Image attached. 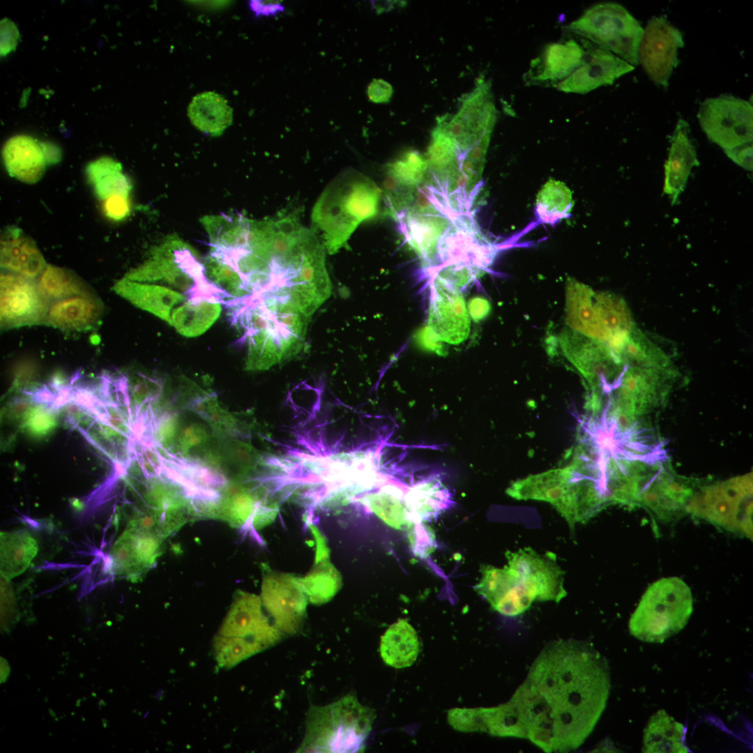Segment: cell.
<instances>
[{
    "instance_id": "obj_4",
    "label": "cell",
    "mask_w": 753,
    "mask_h": 753,
    "mask_svg": "<svg viewBox=\"0 0 753 753\" xmlns=\"http://www.w3.org/2000/svg\"><path fill=\"white\" fill-rule=\"evenodd\" d=\"M496 113L491 82L480 79L456 114L438 121L453 143L464 180L479 179Z\"/></svg>"
},
{
    "instance_id": "obj_39",
    "label": "cell",
    "mask_w": 753,
    "mask_h": 753,
    "mask_svg": "<svg viewBox=\"0 0 753 753\" xmlns=\"http://www.w3.org/2000/svg\"><path fill=\"white\" fill-rule=\"evenodd\" d=\"M619 357L628 367L671 368L667 354L636 326L629 334Z\"/></svg>"
},
{
    "instance_id": "obj_19",
    "label": "cell",
    "mask_w": 753,
    "mask_h": 753,
    "mask_svg": "<svg viewBox=\"0 0 753 753\" xmlns=\"http://www.w3.org/2000/svg\"><path fill=\"white\" fill-rule=\"evenodd\" d=\"M634 68L625 60L593 44L586 61L554 86L565 93L584 94L600 86L612 84Z\"/></svg>"
},
{
    "instance_id": "obj_46",
    "label": "cell",
    "mask_w": 753,
    "mask_h": 753,
    "mask_svg": "<svg viewBox=\"0 0 753 753\" xmlns=\"http://www.w3.org/2000/svg\"><path fill=\"white\" fill-rule=\"evenodd\" d=\"M724 153L737 165L748 171H752V142L724 150Z\"/></svg>"
},
{
    "instance_id": "obj_21",
    "label": "cell",
    "mask_w": 753,
    "mask_h": 753,
    "mask_svg": "<svg viewBox=\"0 0 753 753\" xmlns=\"http://www.w3.org/2000/svg\"><path fill=\"white\" fill-rule=\"evenodd\" d=\"M474 588L494 610L505 616L520 615L533 603L519 587L513 570L507 565L503 568L484 566L482 578Z\"/></svg>"
},
{
    "instance_id": "obj_44",
    "label": "cell",
    "mask_w": 753,
    "mask_h": 753,
    "mask_svg": "<svg viewBox=\"0 0 753 753\" xmlns=\"http://www.w3.org/2000/svg\"><path fill=\"white\" fill-rule=\"evenodd\" d=\"M103 211L106 216L114 220H121L130 214L129 197L116 195L103 201Z\"/></svg>"
},
{
    "instance_id": "obj_36",
    "label": "cell",
    "mask_w": 753,
    "mask_h": 753,
    "mask_svg": "<svg viewBox=\"0 0 753 753\" xmlns=\"http://www.w3.org/2000/svg\"><path fill=\"white\" fill-rule=\"evenodd\" d=\"M220 312V303L201 298L189 299L173 312L172 326L184 336H198L212 326Z\"/></svg>"
},
{
    "instance_id": "obj_5",
    "label": "cell",
    "mask_w": 753,
    "mask_h": 753,
    "mask_svg": "<svg viewBox=\"0 0 753 753\" xmlns=\"http://www.w3.org/2000/svg\"><path fill=\"white\" fill-rule=\"evenodd\" d=\"M693 611L690 587L680 578L660 579L646 590L631 615L630 633L648 643H662L683 630Z\"/></svg>"
},
{
    "instance_id": "obj_26",
    "label": "cell",
    "mask_w": 753,
    "mask_h": 753,
    "mask_svg": "<svg viewBox=\"0 0 753 753\" xmlns=\"http://www.w3.org/2000/svg\"><path fill=\"white\" fill-rule=\"evenodd\" d=\"M593 291L584 284L568 279L565 287V323L568 328L606 343L608 335L594 309Z\"/></svg>"
},
{
    "instance_id": "obj_25",
    "label": "cell",
    "mask_w": 753,
    "mask_h": 753,
    "mask_svg": "<svg viewBox=\"0 0 753 753\" xmlns=\"http://www.w3.org/2000/svg\"><path fill=\"white\" fill-rule=\"evenodd\" d=\"M102 312L96 295L75 296L50 303L44 324L63 331L87 330L98 324Z\"/></svg>"
},
{
    "instance_id": "obj_38",
    "label": "cell",
    "mask_w": 753,
    "mask_h": 753,
    "mask_svg": "<svg viewBox=\"0 0 753 753\" xmlns=\"http://www.w3.org/2000/svg\"><path fill=\"white\" fill-rule=\"evenodd\" d=\"M36 282L39 291L50 303L71 296L93 294L75 273L50 264H47Z\"/></svg>"
},
{
    "instance_id": "obj_10",
    "label": "cell",
    "mask_w": 753,
    "mask_h": 753,
    "mask_svg": "<svg viewBox=\"0 0 753 753\" xmlns=\"http://www.w3.org/2000/svg\"><path fill=\"white\" fill-rule=\"evenodd\" d=\"M674 376L672 367H628L614 395L609 396L607 402L610 409L616 413L637 419L663 400Z\"/></svg>"
},
{
    "instance_id": "obj_32",
    "label": "cell",
    "mask_w": 753,
    "mask_h": 753,
    "mask_svg": "<svg viewBox=\"0 0 753 753\" xmlns=\"http://www.w3.org/2000/svg\"><path fill=\"white\" fill-rule=\"evenodd\" d=\"M419 653L418 634L405 619H400L391 625L381 637L380 654L390 667H409L416 662Z\"/></svg>"
},
{
    "instance_id": "obj_11",
    "label": "cell",
    "mask_w": 753,
    "mask_h": 753,
    "mask_svg": "<svg viewBox=\"0 0 753 753\" xmlns=\"http://www.w3.org/2000/svg\"><path fill=\"white\" fill-rule=\"evenodd\" d=\"M507 565L515 573L522 589L534 602H560L567 592L564 572L553 553L541 554L531 547L508 551Z\"/></svg>"
},
{
    "instance_id": "obj_42",
    "label": "cell",
    "mask_w": 753,
    "mask_h": 753,
    "mask_svg": "<svg viewBox=\"0 0 753 753\" xmlns=\"http://www.w3.org/2000/svg\"><path fill=\"white\" fill-rule=\"evenodd\" d=\"M213 649L218 666L227 669L264 651L259 644L248 639L219 634L214 639Z\"/></svg>"
},
{
    "instance_id": "obj_34",
    "label": "cell",
    "mask_w": 753,
    "mask_h": 753,
    "mask_svg": "<svg viewBox=\"0 0 753 753\" xmlns=\"http://www.w3.org/2000/svg\"><path fill=\"white\" fill-rule=\"evenodd\" d=\"M38 550L36 539L27 531L1 532V576L10 580L21 575L29 566Z\"/></svg>"
},
{
    "instance_id": "obj_15",
    "label": "cell",
    "mask_w": 753,
    "mask_h": 753,
    "mask_svg": "<svg viewBox=\"0 0 753 753\" xmlns=\"http://www.w3.org/2000/svg\"><path fill=\"white\" fill-rule=\"evenodd\" d=\"M261 598L239 591L223 621L219 635L236 637L259 644L264 650L275 644L282 632L271 624L262 610Z\"/></svg>"
},
{
    "instance_id": "obj_43",
    "label": "cell",
    "mask_w": 753,
    "mask_h": 753,
    "mask_svg": "<svg viewBox=\"0 0 753 753\" xmlns=\"http://www.w3.org/2000/svg\"><path fill=\"white\" fill-rule=\"evenodd\" d=\"M408 529L409 540L415 555L426 558L434 551V533L425 522H413Z\"/></svg>"
},
{
    "instance_id": "obj_22",
    "label": "cell",
    "mask_w": 753,
    "mask_h": 753,
    "mask_svg": "<svg viewBox=\"0 0 753 753\" xmlns=\"http://www.w3.org/2000/svg\"><path fill=\"white\" fill-rule=\"evenodd\" d=\"M693 492L662 466L639 496L636 505L650 508L661 518L686 510Z\"/></svg>"
},
{
    "instance_id": "obj_23",
    "label": "cell",
    "mask_w": 753,
    "mask_h": 753,
    "mask_svg": "<svg viewBox=\"0 0 753 753\" xmlns=\"http://www.w3.org/2000/svg\"><path fill=\"white\" fill-rule=\"evenodd\" d=\"M689 133V124L685 120L679 119L671 137L668 159L664 164L663 192L671 199L672 205L678 202L692 168L699 165Z\"/></svg>"
},
{
    "instance_id": "obj_3",
    "label": "cell",
    "mask_w": 753,
    "mask_h": 753,
    "mask_svg": "<svg viewBox=\"0 0 753 753\" xmlns=\"http://www.w3.org/2000/svg\"><path fill=\"white\" fill-rule=\"evenodd\" d=\"M375 711L349 694L326 706H311L297 752H360L372 730Z\"/></svg>"
},
{
    "instance_id": "obj_1",
    "label": "cell",
    "mask_w": 753,
    "mask_h": 753,
    "mask_svg": "<svg viewBox=\"0 0 753 753\" xmlns=\"http://www.w3.org/2000/svg\"><path fill=\"white\" fill-rule=\"evenodd\" d=\"M610 689L608 662L592 644L559 639L542 649L508 702L521 738L545 752H567L591 733Z\"/></svg>"
},
{
    "instance_id": "obj_49",
    "label": "cell",
    "mask_w": 753,
    "mask_h": 753,
    "mask_svg": "<svg viewBox=\"0 0 753 753\" xmlns=\"http://www.w3.org/2000/svg\"><path fill=\"white\" fill-rule=\"evenodd\" d=\"M508 706H509V705H508ZM509 707H510V706H509ZM510 710H511V709H510ZM511 711H512V710H511ZM512 715H513V714H512ZM513 716H514V715H513ZM514 718H515V717H514ZM515 723H516V722H515ZM516 725H517V724H516ZM517 731H518V729H517ZM518 738H519V733H518Z\"/></svg>"
},
{
    "instance_id": "obj_29",
    "label": "cell",
    "mask_w": 753,
    "mask_h": 753,
    "mask_svg": "<svg viewBox=\"0 0 753 753\" xmlns=\"http://www.w3.org/2000/svg\"><path fill=\"white\" fill-rule=\"evenodd\" d=\"M404 499L412 523L434 519L452 503L450 491L435 477L424 479L409 487Z\"/></svg>"
},
{
    "instance_id": "obj_20",
    "label": "cell",
    "mask_w": 753,
    "mask_h": 753,
    "mask_svg": "<svg viewBox=\"0 0 753 753\" xmlns=\"http://www.w3.org/2000/svg\"><path fill=\"white\" fill-rule=\"evenodd\" d=\"M427 168L425 156L416 151L386 165L383 195L387 213L396 214L410 206L423 183Z\"/></svg>"
},
{
    "instance_id": "obj_47",
    "label": "cell",
    "mask_w": 753,
    "mask_h": 753,
    "mask_svg": "<svg viewBox=\"0 0 753 753\" xmlns=\"http://www.w3.org/2000/svg\"><path fill=\"white\" fill-rule=\"evenodd\" d=\"M250 7L257 15H274L283 12L284 6L280 1H252Z\"/></svg>"
},
{
    "instance_id": "obj_37",
    "label": "cell",
    "mask_w": 753,
    "mask_h": 753,
    "mask_svg": "<svg viewBox=\"0 0 753 753\" xmlns=\"http://www.w3.org/2000/svg\"><path fill=\"white\" fill-rule=\"evenodd\" d=\"M89 181L98 199L105 201L116 196L129 197L132 185L122 172L121 165L109 157H102L86 167Z\"/></svg>"
},
{
    "instance_id": "obj_14",
    "label": "cell",
    "mask_w": 753,
    "mask_h": 753,
    "mask_svg": "<svg viewBox=\"0 0 753 753\" xmlns=\"http://www.w3.org/2000/svg\"><path fill=\"white\" fill-rule=\"evenodd\" d=\"M261 601L274 620V625L286 634L300 629L306 613L307 598L298 578L284 573L264 576Z\"/></svg>"
},
{
    "instance_id": "obj_13",
    "label": "cell",
    "mask_w": 753,
    "mask_h": 753,
    "mask_svg": "<svg viewBox=\"0 0 753 753\" xmlns=\"http://www.w3.org/2000/svg\"><path fill=\"white\" fill-rule=\"evenodd\" d=\"M684 45L682 33L662 17L648 22L640 42L639 62L657 85L667 87L678 65V49Z\"/></svg>"
},
{
    "instance_id": "obj_24",
    "label": "cell",
    "mask_w": 753,
    "mask_h": 753,
    "mask_svg": "<svg viewBox=\"0 0 753 753\" xmlns=\"http://www.w3.org/2000/svg\"><path fill=\"white\" fill-rule=\"evenodd\" d=\"M3 158L8 174L26 183L38 181L50 160L47 145L24 135L14 136L6 142Z\"/></svg>"
},
{
    "instance_id": "obj_7",
    "label": "cell",
    "mask_w": 753,
    "mask_h": 753,
    "mask_svg": "<svg viewBox=\"0 0 753 753\" xmlns=\"http://www.w3.org/2000/svg\"><path fill=\"white\" fill-rule=\"evenodd\" d=\"M686 511L725 530L752 539V473L705 486Z\"/></svg>"
},
{
    "instance_id": "obj_27",
    "label": "cell",
    "mask_w": 753,
    "mask_h": 753,
    "mask_svg": "<svg viewBox=\"0 0 753 753\" xmlns=\"http://www.w3.org/2000/svg\"><path fill=\"white\" fill-rule=\"evenodd\" d=\"M47 264L30 238L20 229H8L1 240V266L8 272L38 279Z\"/></svg>"
},
{
    "instance_id": "obj_6",
    "label": "cell",
    "mask_w": 753,
    "mask_h": 753,
    "mask_svg": "<svg viewBox=\"0 0 753 753\" xmlns=\"http://www.w3.org/2000/svg\"><path fill=\"white\" fill-rule=\"evenodd\" d=\"M566 28L568 31L611 52L632 66L639 63V48L644 29L619 3L595 4Z\"/></svg>"
},
{
    "instance_id": "obj_41",
    "label": "cell",
    "mask_w": 753,
    "mask_h": 753,
    "mask_svg": "<svg viewBox=\"0 0 753 753\" xmlns=\"http://www.w3.org/2000/svg\"><path fill=\"white\" fill-rule=\"evenodd\" d=\"M313 569L303 578H298L307 600L313 604L328 602L341 586V577L328 558L315 561Z\"/></svg>"
},
{
    "instance_id": "obj_2",
    "label": "cell",
    "mask_w": 753,
    "mask_h": 753,
    "mask_svg": "<svg viewBox=\"0 0 753 753\" xmlns=\"http://www.w3.org/2000/svg\"><path fill=\"white\" fill-rule=\"evenodd\" d=\"M381 195L374 181L353 169L328 184L312 212V230L328 253L338 252L361 222L378 214Z\"/></svg>"
},
{
    "instance_id": "obj_45",
    "label": "cell",
    "mask_w": 753,
    "mask_h": 753,
    "mask_svg": "<svg viewBox=\"0 0 753 753\" xmlns=\"http://www.w3.org/2000/svg\"><path fill=\"white\" fill-rule=\"evenodd\" d=\"M393 93L392 86L381 79H374L368 85L367 94L374 103H387Z\"/></svg>"
},
{
    "instance_id": "obj_30",
    "label": "cell",
    "mask_w": 753,
    "mask_h": 753,
    "mask_svg": "<svg viewBox=\"0 0 753 753\" xmlns=\"http://www.w3.org/2000/svg\"><path fill=\"white\" fill-rule=\"evenodd\" d=\"M594 309L608 335L607 344L619 351L635 326L625 301L614 294L602 292L594 296Z\"/></svg>"
},
{
    "instance_id": "obj_31",
    "label": "cell",
    "mask_w": 753,
    "mask_h": 753,
    "mask_svg": "<svg viewBox=\"0 0 753 753\" xmlns=\"http://www.w3.org/2000/svg\"><path fill=\"white\" fill-rule=\"evenodd\" d=\"M685 728L663 709L651 716L644 729V753H687Z\"/></svg>"
},
{
    "instance_id": "obj_35",
    "label": "cell",
    "mask_w": 753,
    "mask_h": 753,
    "mask_svg": "<svg viewBox=\"0 0 753 753\" xmlns=\"http://www.w3.org/2000/svg\"><path fill=\"white\" fill-rule=\"evenodd\" d=\"M405 493L396 485L386 484L374 492L360 497L358 501L388 526L395 529H408L410 520L405 503Z\"/></svg>"
},
{
    "instance_id": "obj_48",
    "label": "cell",
    "mask_w": 753,
    "mask_h": 753,
    "mask_svg": "<svg viewBox=\"0 0 753 753\" xmlns=\"http://www.w3.org/2000/svg\"><path fill=\"white\" fill-rule=\"evenodd\" d=\"M13 406L14 407L13 409V413L16 416H19L26 410L29 404L26 401L21 400L15 402Z\"/></svg>"
},
{
    "instance_id": "obj_18",
    "label": "cell",
    "mask_w": 753,
    "mask_h": 753,
    "mask_svg": "<svg viewBox=\"0 0 753 753\" xmlns=\"http://www.w3.org/2000/svg\"><path fill=\"white\" fill-rule=\"evenodd\" d=\"M144 262L155 272L159 280L164 279L185 294L193 287L201 269L195 250L173 236L155 247Z\"/></svg>"
},
{
    "instance_id": "obj_9",
    "label": "cell",
    "mask_w": 753,
    "mask_h": 753,
    "mask_svg": "<svg viewBox=\"0 0 753 753\" xmlns=\"http://www.w3.org/2000/svg\"><path fill=\"white\" fill-rule=\"evenodd\" d=\"M697 118L707 137L724 151L752 142L753 107L747 100L731 95L707 98Z\"/></svg>"
},
{
    "instance_id": "obj_28",
    "label": "cell",
    "mask_w": 753,
    "mask_h": 753,
    "mask_svg": "<svg viewBox=\"0 0 753 753\" xmlns=\"http://www.w3.org/2000/svg\"><path fill=\"white\" fill-rule=\"evenodd\" d=\"M114 291L142 310L149 312L172 325L170 311L185 298L181 294L167 287L142 284L126 277L118 280Z\"/></svg>"
},
{
    "instance_id": "obj_33",
    "label": "cell",
    "mask_w": 753,
    "mask_h": 753,
    "mask_svg": "<svg viewBox=\"0 0 753 753\" xmlns=\"http://www.w3.org/2000/svg\"><path fill=\"white\" fill-rule=\"evenodd\" d=\"M188 116L200 131L220 135L232 123V109L220 94L208 91L195 96L188 106Z\"/></svg>"
},
{
    "instance_id": "obj_16",
    "label": "cell",
    "mask_w": 753,
    "mask_h": 753,
    "mask_svg": "<svg viewBox=\"0 0 753 753\" xmlns=\"http://www.w3.org/2000/svg\"><path fill=\"white\" fill-rule=\"evenodd\" d=\"M162 540L154 533L127 526L109 552L111 572L128 578L142 575L160 554Z\"/></svg>"
},
{
    "instance_id": "obj_40",
    "label": "cell",
    "mask_w": 753,
    "mask_h": 753,
    "mask_svg": "<svg viewBox=\"0 0 753 753\" xmlns=\"http://www.w3.org/2000/svg\"><path fill=\"white\" fill-rule=\"evenodd\" d=\"M188 408L204 419L219 439L244 436L238 420L220 406L215 393L202 391L190 400Z\"/></svg>"
},
{
    "instance_id": "obj_8",
    "label": "cell",
    "mask_w": 753,
    "mask_h": 753,
    "mask_svg": "<svg viewBox=\"0 0 753 753\" xmlns=\"http://www.w3.org/2000/svg\"><path fill=\"white\" fill-rule=\"evenodd\" d=\"M558 340L565 356L581 374L592 391L602 396L610 395L618 388L628 366L605 342L568 328L561 331Z\"/></svg>"
},
{
    "instance_id": "obj_17",
    "label": "cell",
    "mask_w": 753,
    "mask_h": 753,
    "mask_svg": "<svg viewBox=\"0 0 753 753\" xmlns=\"http://www.w3.org/2000/svg\"><path fill=\"white\" fill-rule=\"evenodd\" d=\"M592 43L573 38L549 44L542 54L531 61L526 73L530 84L547 83L554 86L570 76L587 59Z\"/></svg>"
},
{
    "instance_id": "obj_12",
    "label": "cell",
    "mask_w": 753,
    "mask_h": 753,
    "mask_svg": "<svg viewBox=\"0 0 753 753\" xmlns=\"http://www.w3.org/2000/svg\"><path fill=\"white\" fill-rule=\"evenodd\" d=\"M50 303L36 280L4 271L0 278V322L3 330L44 324Z\"/></svg>"
}]
</instances>
